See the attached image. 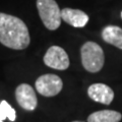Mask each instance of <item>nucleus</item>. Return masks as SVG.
Here are the masks:
<instances>
[{"mask_svg":"<svg viewBox=\"0 0 122 122\" xmlns=\"http://www.w3.org/2000/svg\"><path fill=\"white\" fill-rule=\"evenodd\" d=\"M30 41L28 26L20 18L0 12V43L7 48L22 50Z\"/></svg>","mask_w":122,"mask_h":122,"instance_id":"1","label":"nucleus"},{"mask_svg":"<svg viewBox=\"0 0 122 122\" xmlns=\"http://www.w3.org/2000/svg\"><path fill=\"white\" fill-rule=\"evenodd\" d=\"M81 63L86 71L96 73L102 69L105 56L100 45L95 42H86L81 49Z\"/></svg>","mask_w":122,"mask_h":122,"instance_id":"2","label":"nucleus"},{"mask_svg":"<svg viewBox=\"0 0 122 122\" xmlns=\"http://www.w3.org/2000/svg\"><path fill=\"white\" fill-rule=\"evenodd\" d=\"M37 7L44 25L55 30L61 24V10L55 0H37Z\"/></svg>","mask_w":122,"mask_h":122,"instance_id":"3","label":"nucleus"},{"mask_svg":"<svg viewBox=\"0 0 122 122\" xmlns=\"http://www.w3.org/2000/svg\"><path fill=\"white\" fill-rule=\"evenodd\" d=\"M63 87V82L58 75L44 74L36 81V90L44 97H54Z\"/></svg>","mask_w":122,"mask_h":122,"instance_id":"4","label":"nucleus"},{"mask_svg":"<svg viewBox=\"0 0 122 122\" xmlns=\"http://www.w3.org/2000/svg\"><path fill=\"white\" fill-rule=\"evenodd\" d=\"M44 63L57 70H65L69 67V58L67 53L59 46H52L44 56Z\"/></svg>","mask_w":122,"mask_h":122,"instance_id":"5","label":"nucleus"},{"mask_svg":"<svg viewBox=\"0 0 122 122\" xmlns=\"http://www.w3.org/2000/svg\"><path fill=\"white\" fill-rule=\"evenodd\" d=\"M15 98L21 108L33 111L38 105V99L34 89L28 83H21L15 90Z\"/></svg>","mask_w":122,"mask_h":122,"instance_id":"6","label":"nucleus"},{"mask_svg":"<svg viewBox=\"0 0 122 122\" xmlns=\"http://www.w3.org/2000/svg\"><path fill=\"white\" fill-rule=\"evenodd\" d=\"M87 95L95 102L104 105L111 104L114 99V92L105 83H94L87 89Z\"/></svg>","mask_w":122,"mask_h":122,"instance_id":"7","label":"nucleus"},{"mask_svg":"<svg viewBox=\"0 0 122 122\" xmlns=\"http://www.w3.org/2000/svg\"><path fill=\"white\" fill-rule=\"evenodd\" d=\"M61 20L74 28H83L89 22V15L79 9L63 8L61 10Z\"/></svg>","mask_w":122,"mask_h":122,"instance_id":"8","label":"nucleus"},{"mask_svg":"<svg viewBox=\"0 0 122 122\" xmlns=\"http://www.w3.org/2000/svg\"><path fill=\"white\" fill-rule=\"evenodd\" d=\"M102 38L106 43L122 50V29L116 25H108L102 32Z\"/></svg>","mask_w":122,"mask_h":122,"instance_id":"9","label":"nucleus"},{"mask_svg":"<svg viewBox=\"0 0 122 122\" xmlns=\"http://www.w3.org/2000/svg\"><path fill=\"white\" fill-rule=\"evenodd\" d=\"M121 113L113 110H101L92 113L87 117V122H120Z\"/></svg>","mask_w":122,"mask_h":122,"instance_id":"10","label":"nucleus"},{"mask_svg":"<svg viewBox=\"0 0 122 122\" xmlns=\"http://www.w3.org/2000/svg\"><path fill=\"white\" fill-rule=\"evenodd\" d=\"M5 119L13 122L16 119V112L5 100L0 102V122H4Z\"/></svg>","mask_w":122,"mask_h":122,"instance_id":"11","label":"nucleus"},{"mask_svg":"<svg viewBox=\"0 0 122 122\" xmlns=\"http://www.w3.org/2000/svg\"><path fill=\"white\" fill-rule=\"evenodd\" d=\"M73 122H82V121H73Z\"/></svg>","mask_w":122,"mask_h":122,"instance_id":"12","label":"nucleus"},{"mask_svg":"<svg viewBox=\"0 0 122 122\" xmlns=\"http://www.w3.org/2000/svg\"><path fill=\"white\" fill-rule=\"evenodd\" d=\"M121 17H122V11H121Z\"/></svg>","mask_w":122,"mask_h":122,"instance_id":"13","label":"nucleus"}]
</instances>
